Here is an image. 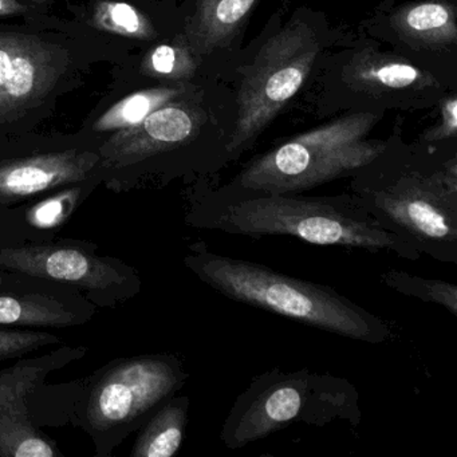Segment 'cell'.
Returning <instances> with one entry per match:
<instances>
[{"label":"cell","instance_id":"cell-17","mask_svg":"<svg viewBox=\"0 0 457 457\" xmlns=\"http://www.w3.org/2000/svg\"><path fill=\"white\" fill-rule=\"evenodd\" d=\"M191 401L175 395L165 401L140 428L132 457H172L178 453L186 436Z\"/></svg>","mask_w":457,"mask_h":457},{"label":"cell","instance_id":"cell-8","mask_svg":"<svg viewBox=\"0 0 457 457\" xmlns=\"http://www.w3.org/2000/svg\"><path fill=\"white\" fill-rule=\"evenodd\" d=\"M0 270L77 288L96 303H108L121 288L132 294L140 290V279L130 267L74 245L0 248Z\"/></svg>","mask_w":457,"mask_h":457},{"label":"cell","instance_id":"cell-16","mask_svg":"<svg viewBox=\"0 0 457 457\" xmlns=\"http://www.w3.org/2000/svg\"><path fill=\"white\" fill-rule=\"evenodd\" d=\"M258 0H197L187 26L189 45L196 55L220 49L231 41Z\"/></svg>","mask_w":457,"mask_h":457},{"label":"cell","instance_id":"cell-6","mask_svg":"<svg viewBox=\"0 0 457 457\" xmlns=\"http://www.w3.org/2000/svg\"><path fill=\"white\" fill-rule=\"evenodd\" d=\"M189 374L175 354L121 358L87 378L74 421L92 436L97 456L112 451L186 385Z\"/></svg>","mask_w":457,"mask_h":457},{"label":"cell","instance_id":"cell-13","mask_svg":"<svg viewBox=\"0 0 457 457\" xmlns=\"http://www.w3.org/2000/svg\"><path fill=\"white\" fill-rule=\"evenodd\" d=\"M89 303L73 296L34 291H0V328H45L81 325L92 317Z\"/></svg>","mask_w":457,"mask_h":457},{"label":"cell","instance_id":"cell-12","mask_svg":"<svg viewBox=\"0 0 457 457\" xmlns=\"http://www.w3.org/2000/svg\"><path fill=\"white\" fill-rule=\"evenodd\" d=\"M100 165V154L77 149L0 162V205L87 183Z\"/></svg>","mask_w":457,"mask_h":457},{"label":"cell","instance_id":"cell-23","mask_svg":"<svg viewBox=\"0 0 457 457\" xmlns=\"http://www.w3.org/2000/svg\"><path fill=\"white\" fill-rule=\"evenodd\" d=\"M60 342V337L47 331L0 328V361L23 357L39 347Z\"/></svg>","mask_w":457,"mask_h":457},{"label":"cell","instance_id":"cell-5","mask_svg":"<svg viewBox=\"0 0 457 457\" xmlns=\"http://www.w3.org/2000/svg\"><path fill=\"white\" fill-rule=\"evenodd\" d=\"M377 121L371 113L339 117L251 160L226 187L256 194H303L353 178L386 154V143L368 137Z\"/></svg>","mask_w":457,"mask_h":457},{"label":"cell","instance_id":"cell-3","mask_svg":"<svg viewBox=\"0 0 457 457\" xmlns=\"http://www.w3.org/2000/svg\"><path fill=\"white\" fill-rule=\"evenodd\" d=\"M361 419L360 393L349 379L307 368H275L256 374L237 395L224 420L220 440L235 451L291 425H360Z\"/></svg>","mask_w":457,"mask_h":457},{"label":"cell","instance_id":"cell-18","mask_svg":"<svg viewBox=\"0 0 457 457\" xmlns=\"http://www.w3.org/2000/svg\"><path fill=\"white\" fill-rule=\"evenodd\" d=\"M183 95L179 87H154L135 93L112 106L96 122L98 132H120L140 124L160 106L178 100Z\"/></svg>","mask_w":457,"mask_h":457},{"label":"cell","instance_id":"cell-7","mask_svg":"<svg viewBox=\"0 0 457 457\" xmlns=\"http://www.w3.org/2000/svg\"><path fill=\"white\" fill-rule=\"evenodd\" d=\"M320 53L318 36L307 23L293 21L261 47L237 95V119L224 146L237 157L271 124L299 92Z\"/></svg>","mask_w":457,"mask_h":457},{"label":"cell","instance_id":"cell-19","mask_svg":"<svg viewBox=\"0 0 457 457\" xmlns=\"http://www.w3.org/2000/svg\"><path fill=\"white\" fill-rule=\"evenodd\" d=\"M381 282L395 293L438 306L457 317V286L440 279H428L400 270H387Z\"/></svg>","mask_w":457,"mask_h":457},{"label":"cell","instance_id":"cell-2","mask_svg":"<svg viewBox=\"0 0 457 457\" xmlns=\"http://www.w3.org/2000/svg\"><path fill=\"white\" fill-rule=\"evenodd\" d=\"M187 269L226 298L344 338L379 345L392 341L386 320L330 286L309 282L266 264L220 255L204 242L189 245Z\"/></svg>","mask_w":457,"mask_h":457},{"label":"cell","instance_id":"cell-10","mask_svg":"<svg viewBox=\"0 0 457 457\" xmlns=\"http://www.w3.org/2000/svg\"><path fill=\"white\" fill-rule=\"evenodd\" d=\"M66 68L60 47L25 34L0 33V122L38 105Z\"/></svg>","mask_w":457,"mask_h":457},{"label":"cell","instance_id":"cell-20","mask_svg":"<svg viewBox=\"0 0 457 457\" xmlns=\"http://www.w3.org/2000/svg\"><path fill=\"white\" fill-rule=\"evenodd\" d=\"M189 42L162 44L152 49L143 63V71L156 79L183 81L194 77L197 69L196 58Z\"/></svg>","mask_w":457,"mask_h":457},{"label":"cell","instance_id":"cell-1","mask_svg":"<svg viewBox=\"0 0 457 457\" xmlns=\"http://www.w3.org/2000/svg\"><path fill=\"white\" fill-rule=\"evenodd\" d=\"M188 224L251 239L290 237L307 245L392 253L419 261V253L387 231L362 207L355 195L303 196L256 194L224 188L203 196L188 213Z\"/></svg>","mask_w":457,"mask_h":457},{"label":"cell","instance_id":"cell-14","mask_svg":"<svg viewBox=\"0 0 457 457\" xmlns=\"http://www.w3.org/2000/svg\"><path fill=\"white\" fill-rule=\"evenodd\" d=\"M393 30L416 49L438 50L457 44L456 10L445 0H421L401 6L390 17Z\"/></svg>","mask_w":457,"mask_h":457},{"label":"cell","instance_id":"cell-26","mask_svg":"<svg viewBox=\"0 0 457 457\" xmlns=\"http://www.w3.org/2000/svg\"><path fill=\"white\" fill-rule=\"evenodd\" d=\"M31 0H0V15H17L28 12Z\"/></svg>","mask_w":457,"mask_h":457},{"label":"cell","instance_id":"cell-22","mask_svg":"<svg viewBox=\"0 0 457 457\" xmlns=\"http://www.w3.org/2000/svg\"><path fill=\"white\" fill-rule=\"evenodd\" d=\"M82 183L63 187L52 196L29 208L25 220L37 229H53L62 226L76 211L82 197Z\"/></svg>","mask_w":457,"mask_h":457},{"label":"cell","instance_id":"cell-4","mask_svg":"<svg viewBox=\"0 0 457 457\" xmlns=\"http://www.w3.org/2000/svg\"><path fill=\"white\" fill-rule=\"evenodd\" d=\"M353 195L387 231L420 255L457 264V162L452 157L437 170L403 168L353 176Z\"/></svg>","mask_w":457,"mask_h":457},{"label":"cell","instance_id":"cell-25","mask_svg":"<svg viewBox=\"0 0 457 457\" xmlns=\"http://www.w3.org/2000/svg\"><path fill=\"white\" fill-rule=\"evenodd\" d=\"M31 277L22 274H15V272L0 271V291L9 290L10 286H22L28 285V280Z\"/></svg>","mask_w":457,"mask_h":457},{"label":"cell","instance_id":"cell-9","mask_svg":"<svg viewBox=\"0 0 457 457\" xmlns=\"http://www.w3.org/2000/svg\"><path fill=\"white\" fill-rule=\"evenodd\" d=\"M87 350L66 347L0 370V457L62 456L57 444L34 422L29 397L50 371L81 357Z\"/></svg>","mask_w":457,"mask_h":457},{"label":"cell","instance_id":"cell-21","mask_svg":"<svg viewBox=\"0 0 457 457\" xmlns=\"http://www.w3.org/2000/svg\"><path fill=\"white\" fill-rule=\"evenodd\" d=\"M96 22L104 30L129 38L152 39L156 37L148 18L125 2H103L95 12Z\"/></svg>","mask_w":457,"mask_h":457},{"label":"cell","instance_id":"cell-24","mask_svg":"<svg viewBox=\"0 0 457 457\" xmlns=\"http://www.w3.org/2000/svg\"><path fill=\"white\" fill-rule=\"evenodd\" d=\"M457 100L454 96H449L441 105V121L436 127L430 128L424 135L425 143H440L456 137L457 132Z\"/></svg>","mask_w":457,"mask_h":457},{"label":"cell","instance_id":"cell-11","mask_svg":"<svg viewBox=\"0 0 457 457\" xmlns=\"http://www.w3.org/2000/svg\"><path fill=\"white\" fill-rule=\"evenodd\" d=\"M202 116L187 104L170 101L129 129L120 130L101 149V165L137 164L194 140Z\"/></svg>","mask_w":457,"mask_h":457},{"label":"cell","instance_id":"cell-15","mask_svg":"<svg viewBox=\"0 0 457 457\" xmlns=\"http://www.w3.org/2000/svg\"><path fill=\"white\" fill-rule=\"evenodd\" d=\"M347 81L366 93H393L438 87L427 71L395 55L366 50L355 55L347 68Z\"/></svg>","mask_w":457,"mask_h":457}]
</instances>
